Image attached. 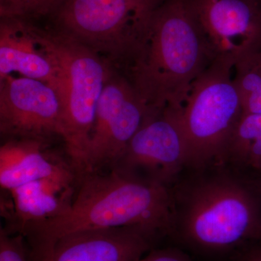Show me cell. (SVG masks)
<instances>
[{
  "instance_id": "8",
  "label": "cell",
  "mask_w": 261,
  "mask_h": 261,
  "mask_svg": "<svg viewBox=\"0 0 261 261\" xmlns=\"http://www.w3.org/2000/svg\"><path fill=\"white\" fill-rule=\"evenodd\" d=\"M187 163L186 139L177 111L166 108L146 120L113 168L172 187Z\"/></svg>"
},
{
  "instance_id": "6",
  "label": "cell",
  "mask_w": 261,
  "mask_h": 261,
  "mask_svg": "<svg viewBox=\"0 0 261 261\" xmlns=\"http://www.w3.org/2000/svg\"><path fill=\"white\" fill-rule=\"evenodd\" d=\"M157 0H67L51 17L57 30L130 65Z\"/></svg>"
},
{
  "instance_id": "4",
  "label": "cell",
  "mask_w": 261,
  "mask_h": 261,
  "mask_svg": "<svg viewBox=\"0 0 261 261\" xmlns=\"http://www.w3.org/2000/svg\"><path fill=\"white\" fill-rule=\"evenodd\" d=\"M36 33L50 53L64 80L62 94L63 134L73 169L82 176L93 130L98 102L111 73L107 64L76 39L57 30L35 27Z\"/></svg>"
},
{
  "instance_id": "12",
  "label": "cell",
  "mask_w": 261,
  "mask_h": 261,
  "mask_svg": "<svg viewBox=\"0 0 261 261\" xmlns=\"http://www.w3.org/2000/svg\"><path fill=\"white\" fill-rule=\"evenodd\" d=\"M13 73L42 81L56 89L62 97L63 74L53 57L38 39L32 22L1 18L0 79Z\"/></svg>"
},
{
  "instance_id": "3",
  "label": "cell",
  "mask_w": 261,
  "mask_h": 261,
  "mask_svg": "<svg viewBox=\"0 0 261 261\" xmlns=\"http://www.w3.org/2000/svg\"><path fill=\"white\" fill-rule=\"evenodd\" d=\"M123 226L143 228L154 238L172 233L171 187L117 168L87 173L68 208L31 228L24 238L49 240L80 230Z\"/></svg>"
},
{
  "instance_id": "16",
  "label": "cell",
  "mask_w": 261,
  "mask_h": 261,
  "mask_svg": "<svg viewBox=\"0 0 261 261\" xmlns=\"http://www.w3.org/2000/svg\"><path fill=\"white\" fill-rule=\"evenodd\" d=\"M233 71L243 114L261 113V49L237 63Z\"/></svg>"
},
{
  "instance_id": "19",
  "label": "cell",
  "mask_w": 261,
  "mask_h": 261,
  "mask_svg": "<svg viewBox=\"0 0 261 261\" xmlns=\"http://www.w3.org/2000/svg\"><path fill=\"white\" fill-rule=\"evenodd\" d=\"M138 261H193L177 249L166 248L152 250Z\"/></svg>"
},
{
  "instance_id": "1",
  "label": "cell",
  "mask_w": 261,
  "mask_h": 261,
  "mask_svg": "<svg viewBox=\"0 0 261 261\" xmlns=\"http://www.w3.org/2000/svg\"><path fill=\"white\" fill-rule=\"evenodd\" d=\"M171 187L173 233L205 250H228L261 240V190L241 170L219 164Z\"/></svg>"
},
{
  "instance_id": "17",
  "label": "cell",
  "mask_w": 261,
  "mask_h": 261,
  "mask_svg": "<svg viewBox=\"0 0 261 261\" xmlns=\"http://www.w3.org/2000/svg\"><path fill=\"white\" fill-rule=\"evenodd\" d=\"M67 0H0L1 18L32 22L33 19L53 17Z\"/></svg>"
},
{
  "instance_id": "7",
  "label": "cell",
  "mask_w": 261,
  "mask_h": 261,
  "mask_svg": "<svg viewBox=\"0 0 261 261\" xmlns=\"http://www.w3.org/2000/svg\"><path fill=\"white\" fill-rule=\"evenodd\" d=\"M156 111L132 82L111 74L98 102L82 176L115 168L132 137Z\"/></svg>"
},
{
  "instance_id": "20",
  "label": "cell",
  "mask_w": 261,
  "mask_h": 261,
  "mask_svg": "<svg viewBox=\"0 0 261 261\" xmlns=\"http://www.w3.org/2000/svg\"><path fill=\"white\" fill-rule=\"evenodd\" d=\"M246 261H261V247L253 250L247 256Z\"/></svg>"
},
{
  "instance_id": "18",
  "label": "cell",
  "mask_w": 261,
  "mask_h": 261,
  "mask_svg": "<svg viewBox=\"0 0 261 261\" xmlns=\"http://www.w3.org/2000/svg\"><path fill=\"white\" fill-rule=\"evenodd\" d=\"M0 261L27 260L25 238L20 233L0 231Z\"/></svg>"
},
{
  "instance_id": "22",
  "label": "cell",
  "mask_w": 261,
  "mask_h": 261,
  "mask_svg": "<svg viewBox=\"0 0 261 261\" xmlns=\"http://www.w3.org/2000/svg\"><path fill=\"white\" fill-rule=\"evenodd\" d=\"M258 184H259V186H260V190H261V181H258Z\"/></svg>"
},
{
  "instance_id": "15",
  "label": "cell",
  "mask_w": 261,
  "mask_h": 261,
  "mask_svg": "<svg viewBox=\"0 0 261 261\" xmlns=\"http://www.w3.org/2000/svg\"><path fill=\"white\" fill-rule=\"evenodd\" d=\"M224 163L261 174V113L243 114L228 140Z\"/></svg>"
},
{
  "instance_id": "21",
  "label": "cell",
  "mask_w": 261,
  "mask_h": 261,
  "mask_svg": "<svg viewBox=\"0 0 261 261\" xmlns=\"http://www.w3.org/2000/svg\"><path fill=\"white\" fill-rule=\"evenodd\" d=\"M251 1L255 2V3H257V4L260 5L261 0H251Z\"/></svg>"
},
{
  "instance_id": "11",
  "label": "cell",
  "mask_w": 261,
  "mask_h": 261,
  "mask_svg": "<svg viewBox=\"0 0 261 261\" xmlns=\"http://www.w3.org/2000/svg\"><path fill=\"white\" fill-rule=\"evenodd\" d=\"M190 3L215 59L235 65L261 49L260 5L251 0Z\"/></svg>"
},
{
  "instance_id": "2",
  "label": "cell",
  "mask_w": 261,
  "mask_h": 261,
  "mask_svg": "<svg viewBox=\"0 0 261 261\" xmlns=\"http://www.w3.org/2000/svg\"><path fill=\"white\" fill-rule=\"evenodd\" d=\"M214 60L190 0H167L151 14L132 83L152 109L178 110Z\"/></svg>"
},
{
  "instance_id": "10",
  "label": "cell",
  "mask_w": 261,
  "mask_h": 261,
  "mask_svg": "<svg viewBox=\"0 0 261 261\" xmlns=\"http://www.w3.org/2000/svg\"><path fill=\"white\" fill-rule=\"evenodd\" d=\"M154 238L143 228L123 226L25 241L28 261H138L149 251Z\"/></svg>"
},
{
  "instance_id": "23",
  "label": "cell",
  "mask_w": 261,
  "mask_h": 261,
  "mask_svg": "<svg viewBox=\"0 0 261 261\" xmlns=\"http://www.w3.org/2000/svg\"><path fill=\"white\" fill-rule=\"evenodd\" d=\"M157 1H158V0H157Z\"/></svg>"
},
{
  "instance_id": "5",
  "label": "cell",
  "mask_w": 261,
  "mask_h": 261,
  "mask_svg": "<svg viewBox=\"0 0 261 261\" xmlns=\"http://www.w3.org/2000/svg\"><path fill=\"white\" fill-rule=\"evenodd\" d=\"M233 66L230 60L216 58L176 110L186 139L187 168L224 164L228 140L243 114L241 96L233 82Z\"/></svg>"
},
{
  "instance_id": "13",
  "label": "cell",
  "mask_w": 261,
  "mask_h": 261,
  "mask_svg": "<svg viewBox=\"0 0 261 261\" xmlns=\"http://www.w3.org/2000/svg\"><path fill=\"white\" fill-rule=\"evenodd\" d=\"M75 177L44 178L17 187L9 191L14 221L5 228L13 233L24 235L31 228L55 219L71 203Z\"/></svg>"
},
{
  "instance_id": "14",
  "label": "cell",
  "mask_w": 261,
  "mask_h": 261,
  "mask_svg": "<svg viewBox=\"0 0 261 261\" xmlns=\"http://www.w3.org/2000/svg\"><path fill=\"white\" fill-rule=\"evenodd\" d=\"M43 142L32 140H13L0 148V185L11 191L30 182L44 178L75 177L63 163H56L44 153Z\"/></svg>"
},
{
  "instance_id": "9",
  "label": "cell",
  "mask_w": 261,
  "mask_h": 261,
  "mask_svg": "<svg viewBox=\"0 0 261 261\" xmlns=\"http://www.w3.org/2000/svg\"><path fill=\"white\" fill-rule=\"evenodd\" d=\"M0 130L20 140L63 137L61 95L42 81L11 75L0 79Z\"/></svg>"
}]
</instances>
